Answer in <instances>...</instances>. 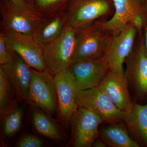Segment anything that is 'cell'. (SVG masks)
Masks as SVG:
<instances>
[{
  "instance_id": "cell-1",
  "label": "cell",
  "mask_w": 147,
  "mask_h": 147,
  "mask_svg": "<svg viewBox=\"0 0 147 147\" xmlns=\"http://www.w3.org/2000/svg\"><path fill=\"white\" fill-rule=\"evenodd\" d=\"M114 7L113 16L107 21H100L102 26L113 35L118 34L129 24L142 34L147 20L145 0H112Z\"/></svg>"
},
{
  "instance_id": "cell-2",
  "label": "cell",
  "mask_w": 147,
  "mask_h": 147,
  "mask_svg": "<svg viewBox=\"0 0 147 147\" xmlns=\"http://www.w3.org/2000/svg\"><path fill=\"white\" fill-rule=\"evenodd\" d=\"M78 40L77 29L67 25L58 38L42 46L45 65L50 73L55 75L69 66L76 53Z\"/></svg>"
},
{
  "instance_id": "cell-3",
  "label": "cell",
  "mask_w": 147,
  "mask_h": 147,
  "mask_svg": "<svg viewBox=\"0 0 147 147\" xmlns=\"http://www.w3.org/2000/svg\"><path fill=\"white\" fill-rule=\"evenodd\" d=\"M27 103L41 109L53 117L56 116L58 102L54 75L48 70L40 71L32 68Z\"/></svg>"
},
{
  "instance_id": "cell-4",
  "label": "cell",
  "mask_w": 147,
  "mask_h": 147,
  "mask_svg": "<svg viewBox=\"0 0 147 147\" xmlns=\"http://www.w3.org/2000/svg\"><path fill=\"white\" fill-rule=\"evenodd\" d=\"M54 79L58 102L56 119L68 130L71 118L79 107L76 79L68 67L55 74Z\"/></svg>"
},
{
  "instance_id": "cell-5",
  "label": "cell",
  "mask_w": 147,
  "mask_h": 147,
  "mask_svg": "<svg viewBox=\"0 0 147 147\" xmlns=\"http://www.w3.org/2000/svg\"><path fill=\"white\" fill-rule=\"evenodd\" d=\"M77 32L78 44L71 62L105 56L113 35L102 26L100 21H95L85 28L77 30Z\"/></svg>"
},
{
  "instance_id": "cell-6",
  "label": "cell",
  "mask_w": 147,
  "mask_h": 147,
  "mask_svg": "<svg viewBox=\"0 0 147 147\" xmlns=\"http://www.w3.org/2000/svg\"><path fill=\"white\" fill-rule=\"evenodd\" d=\"M112 0H70L65 11L67 25L77 30L89 26L112 11Z\"/></svg>"
},
{
  "instance_id": "cell-7",
  "label": "cell",
  "mask_w": 147,
  "mask_h": 147,
  "mask_svg": "<svg viewBox=\"0 0 147 147\" xmlns=\"http://www.w3.org/2000/svg\"><path fill=\"white\" fill-rule=\"evenodd\" d=\"M103 122L95 113L86 108L79 107L70 122L71 134L68 146H92L99 136L98 127Z\"/></svg>"
},
{
  "instance_id": "cell-8",
  "label": "cell",
  "mask_w": 147,
  "mask_h": 147,
  "mask_svg": "<svg viewBox=\"0 0 147 147\" xmlns=\"http://www.w3.org/2000/svg\"><path fill=\"white\" fill-rule=\"evenodd\" d=\"M124 71L128 85L139 98H147V55L144 44L143 33L138 34L134 48L125 60Z\"/></svg>"
},
{
  "instance_id": "cell-9",
  "label": "cell",
  "mask_w": 147,
  "mask_h": 147,
  "mask_svg": "<svg viewBox=\"0 0 147 147\" xmlns=\"http://www.w3.org/2000/svg\"><path fill=\"white\" fill-rule=\"evenodd\" d=\"M6 43L10 51L15 52L32 68L47 70L43 57V47L33 36L7 30H3Z\"/></svg>"
},
{
  "instance_id": "cell-10",
  "label": "cell",
  "mask_w": 147,
  "mask_h": 147,
  "mask_svg": "<svg viewBox=\"0 0 147 147\" xmlns=\"http://www.w3.org/2000/svg\"><path fill=\"white\" fill-rule=\"evenodd\" d=\"M76 99L79 107L95 113L103 122H114L123 120L125 113L120 110L98 87L78 90Z\"/></svg>"
},
{
  "instance_id": "cell-11",
  "label": "cell",
  "mask_w": 147,
  "mask_h": 147,
  "mask_svg": "<svg viewBox=\"0 0 147 147\" xmlns=\"http://www.w3.org/2000/svg\"><path fill=\"white\" fill-rule=\"evenodd\" d=\"M0 12L2 30H9L32 36L36 23L41 18L32 8H21L9 0L1 1Z\"/></svg>"
},
{
  "instance_id": "cell-12",
  "label": "cell",
  "mask_w": 147,
  "mask_h": 147,
  "mask_svg": "<svg viewBox=\"0 0 147 147\" xmlns=\"http://www.w3.org/2000/svg\"><path fill=\"white\" fill-rule=\"evenodd\" d=\"M75 77L78 90L97 87L110 69L105 57L72 62L69 66Z\"/></svg>"
},
{
  "instance_id": "cell-13",
  "label": "cell",
  "mask_w": 147,
  "mask_h": 147,
  "mask_svg": "<svg viewBox=\"0 0 147 147\" xmlns=\"http://www.w3.org/2000/svg\"><path fill=\"white\" fill-rule=\"evenodd\" d=\"M137 36V29L131 24L113 36L104 56L110 69L124 75L123 64L133 50Z\"/></svg>"
},
{
  "instance_id": "cell-14",
  "label": "cell",
  "mask_w": 147,
  "mask_h": 147,
  "mask_svg": "<svg viewBox=\"0 0 147 147\" xmlns=\"http://www.w3.org/2000/svg\"><path fill=\"white\" fill-rule=\"evenodd\" d=\"M30 106V123L37 135L57 146H68L69 138L66 129L61 123L41 109Z\"/></svg>"
},
{
  "instance_id": "cell-15",
  "label": "cell",
  "mask_w": 147,
  "mask_h": 147,
  "mask_svg": "<svg viewBox=\"0 0 147 147\" xmlns=\"http://www.w3.org/2000/svg\"><path fill=\"white\" fill-rule=\"evenodd\" d=\"M128 86L125 75L110 69L97 87L120 110L125 113L131 110L134 104Z\"/></svg>"
},
{
  "instance_id": "cell-16",
  "label": "cell",
  "mask_w": 147,
  "mask_h": 147,
  "mask_svg": "<svg viewBox=\"0 0 147 147\" xmlns=\"http://www.w3.org/2000/svg\"><path fill=\"white\" fill-rule=\"evenodd\" d=\"M11 51L12 55L11 60L0 67L7 76L19 102L27 103L32 68L15 52Z\"/></svg>"
},
{
  "instance_id": "cell-17",
  "label": "cell",
  "mask_w": 147,
  "mask_h": 147,
  "mask_svg": "<svg viewBox=\"0 0 147 147\" xmlns=\"http://www.w3.org/2000/svg\"><path fill=\"white\" fill-rule=\"evenodd\" d=\"M67 25V15L65 11L47 18H40L35 25L34 38L38 43L43 46L58 38Z\"/></svg>"
},
{
  "instance_id": "cell-18",
  "label": "cell",
  "mask_w": 147,
  "mask_h": 147,
  "mask_svg": "<svg viewBox=\"0 0 147 147\" xmlns=\"http://www.w3.org/2000/svg\"><path fill=\"white\" fill-rule=\"evenodd\" d=\"M123 120L140 146L147 147V102L145 105L134 103Z\"/></svg>"
},
{
  "instance_id": "cell-19",
  "label": "cell",
  "mask_w": 147,
  "mask_h": 147,
  "mask_svg": "<svg viewBox=\"0 0 147 147\" xmlns=\"http://www.w3.org/2000/svg\"><path fill=\"white\" fill-rule=\"evenodd\" d=\"M20 102L15 108L0 115L1 139L3 145L14 138L23 126L25 106Z\"/></svg>"
},
{
  "instance_id": "cell-20",
  "label": "cell",
  "mask_w": 147,
  "mask_h": 147,
  "mask_svg": "<svg viewBox=\"0 0 147 147\" xmlns=\"http://www.w3.org/2000/svg\"><path fill=\"white\" fill-rule=\"evenodd\" d=\"M99 136L107 145L112 147H139L140 145L129 136L122 125L106 127L99 131Z\"/></svg>"
},
{
  "instance_id": "cell-21",
  "label": "cell",
  "mask_w": 147,
  "mask_h": 147,
  "mask_svg": "<svg viewBox=\"0 0 147 147\" xmlns=\"http://www.w3.org/2000/svg\"><path fill=\"white\" fill-rule=\"evenodd\" d=\"M20 102L7 76L0 67V115L15 108Z\"/></svg>"
},
{
  "instance_id": "cell-22",
  "label": "cell",
  "mask_w": 147,
  "mask_h": 147,
  "mask_svg": "<svg viewBox=\"0 0 147 147\" xmlns=\"http://www.w3.org/2000/svg\"><path fill=\"white\" fill-rule=\"evenodd\" d=\"M43 137L23 132L16 141L15 147H43L50 145L49 141L44 140Z\"/></svg>"
},
{
  "instance_id": "cell-23",
  "label": "cell",
  "mask_w": 147,
  "mask_h": 147,
  "mask_svg": "<svg viewBox=\"0 0 147 147\" xmlns=\"http://www.w3.org/2000/svg\"><path fill=\"white\" fill-rule=\"evenodd\" d=\"M12 58L11 51L9 50L6 43L3 33L0 34V64H5L10 61Z\"/></svg>"
},
{
  "instance_id": "cell-24",
  "label": "cell",
  "mask_w": 147,
  "mask_h": 147,
  "mask_svg": "<svg viewBox=\"0 0 147 147\" xmlns=\"http://www.w3.org/2000/svg\"><path fill=\"white\" fill-rule=\"evenodd\" d=\"M63 1L64 0H36V5L38 9H46Z\"/></svg>"
},
{
  "instance_id": "cell-25",
  "label": "cell",
  "mask_w": 147,
  "mask_h": 147,
  "mask_svg": "<svg viewBox=\"0 0 147 147\" xmlns=\"http://www.w3.org/2000/svg\"><path fill=\"white\" fill-rule=\"evenodd\" d=\"M9 1L21 8L28 9L32 8L30 6L27 4L24 0H9Z\"/></svg>"
},
{
  "instance_id": "cell-26",
  "label": "cell",
  "mask_w": 147,
  "mask_h": 147,
  "mask_svg": "<svg viewBox=\"0 0 147 147\" xmlns=\"http://www.w3.org/2000/svg\"><path fill=\"white\" fill-rule=\"evenodd\" d=\"M143 39L145 51L147 55V20L144 26L143 31Z\"/></svg>"
},
{
  "instance_id": "cell-27",
  "label": "cell",
  "mask_w": 147,
  "mask_h": 147,
  "mask_svg": "<svg viewBox=\"0 0 147 147\" xmlns=\"http://www.w3.org/2000/svg\"><path fill=\"white\" fill-rule=\"evenodd\" d=\"M107 144L102 139H99L98 138L95 141L93 147H105L107 146Z\"/></svg>"
},
{
  "instance_id": "cell-28",
  "label": "cell",
  "mask_w": 147,
  "mask_h": 147,
  "mask_svg": "<svg viewBox=\"0 0 147 147\" xmlns=\"http://www.w3.org/2000/svg\"><path fill=\"white\" fill-rule=\"evenodd\" d=\"M145 2H146V6H147V1H145Z\"/></svg>"
}]
</instances>
